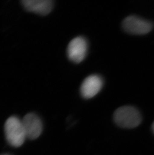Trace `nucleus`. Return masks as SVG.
Here are the masks:
<instances>
[{
    "mask_svg": "<svg viewBox=\"0 0 154 155\" xmlns=\"http://www.w3.org/2000/svg\"><path fill=\"white\" fill-rule=\"evenodd\" d=\"M123 28L126 32L133 35H145L153 29L151 22L136 16H130L124 20Z\"/></svg>",
    "mask_w": 154,
    "mask_h": 155,
    "instance_id": "3",
    "label": "nucleus"
},
{
    "mask_svg": "<svg viewBox=\"0 0 154 155\" xmlns=\"http://www.w3.org/2000/svg\"><path fill=\"white\" fill-rule=\"evenodd\" d=\"M21 2L27 11L43 16L49 14L53 7L51 0H24Z\"/></svg>",
    "mask_w": 154,
    "mask_h": 155,
    "instance_id": "7",
    "label": "nucleus"
},
{
    "mask_svg": "<svg viewBox=\"0 0 154 155\" xmlns=\"http://www.w3.org/2000/svg\"><path fill=\"white\" fill-rule=\"evenodd\" d=\"M114 120L118 126L123 128L132 129L141 124L142 117L139 111L132 106H123L114 112Z\"/></svg>",
    "mask_w": 154,
    "mask_h": 155,
    "instance_id": "2",
    "label": "nucleus"
},
{
    "mask_svg": "<svg viewBox=\"0 0 154 155\" xmlns=\"http://www.w3.org/2000/svg\"><path fill=\"white\" fill-rule=\"evenodd\" d=\"M152 130H153V132H154V121L153 124H152Z\"/></svg>",
    "mask_w": 154,
    "mask_h": 155,
    "instance_id": "8",
    "label": "nucleus"
},
{
    "mask_svg": "<svg viewBox=\"0 0 154 155\" xmlns=\"http://www.w3.org/2000/svg\"><path fill=\"white\" fill-rule=\"evenodd\" d=\"M9 155V154H2V155Z\"/></svg>",
    "mask_w": 154,
    "mask_h": 155,
    "instance_id": "9",
    "label": "nucleus"
},
{
    "mask_svg": "<svg viewBox=\"0 0 154 155\" xmlns=\"http://www.w3.org/2000/svg\"><path fill=\"white\" fill-rule=\"evenodd\" d=\"M103 85V80L100 76L91 75L83 81L80 88V92L84 98H91L100 91Z\"/></svg>",
    "mask_w": 154,
    "mask_h": 155,
    "instance_id": "6",
    "label": "nucleus"
},
{
    "mask_svg": "<svg viewBox=\"0 0 154 155\" xmlns=\"http://www.w3.org/2000/svg\"><path fill=\"white\" fill-rule=\"evenodd\" d=\"M87 50V40L83 37H77L69 43L67 48V55L73 62L80 63L85 58Z\"/></svg>",
    "mask_w": 154,
    "mask_h": 155,
    "instance_id": "4",
    "label": "nucleus"
},
{
    "mask_svg": "<svg viewBox=\"0 0 154 155\" xmlns=\"http://www.w3.org/2000/svg\"><path fill=\"white\" fill-rule=\"evenodd\" d=\"M4 131L8 143L15 148L21 146L27 138L22 121L16 116H12L7 120Z\"/></svg>",
    "mask_w": 154,
    "mask_h": 155,
    "instance_id": "1",
    "label": "nucleus"
},
{
    "mask_svg": "<svg viewBox=\"0 0 154 155\" xmlns=\"http://www.w3.org/2000/svg\"><path fill=\"white\" fill-rule=\"evenodd\" d=\"M22 121L27 138L35 140L41 135L43 130L42 121L36 114H28Z\"/></svg>",
    "mask_w": 154,
    "mask_h": 155,
    "instance_id": "5",
    "label": "nucleus"
}]
</instances>
